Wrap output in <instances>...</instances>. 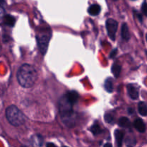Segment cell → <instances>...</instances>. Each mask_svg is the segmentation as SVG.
<instances>
[{"label": "cell", "mask_w": 147, "mask_h": 147, "mask_svg": "<svg viewBox=\"0 0 147 147\" xmlns=\"http://www.w3.org/2000/svg\"><path fill=\"white\" fill-rule=\"evenodd\" d=\"M127 90L129 96H130L131 98L134 99V100H136L139 98V89L136 86H134L132 84H129L127 86Z\"/></svg>", "instance_id": "6"}, {"label": "cell", "mask_w": 147, "mask_h": 147, "mask_svg": "<svg viewBox=\"0 0 147 147\" xmlns=\"http://www.w3.org/2000/svg\"><path fill=\"white\" fill-rule=\"evenodd\" d=\"M117 51H118L117 49H115V50H113V51L111 52V53L110 57H111V58H113V57L116 55V54H117Z\"/></svg>", "instance_id": "23"}, {"label": "cell", "mask_w": 147, "mask_h": 147, "mask_svg": "<svg viewBox=\"0 0 147 147\" xmlns=\"http://www.w3.org/2000/svg\"><path fill=\"white\" fill-rule=\"evenodd\" d=\"M17 78L20 86L28 88L35 83L37 79V72L31 65L24 64L18 70Z\"/></svg>", "instance_id": "1"}, {"label": "cell", "mask_w": 147, "mask_h": 147, "mask_svg": "<svg viewBox=\"0 0 147 147\" xmlns=\"http://www.w3.org/2000/svg\"><path fill=\"white\" fill-rule=\"evenodd\" d=\"M64 147H67V146H64Z\"/></svg>", "instance_id": "28"}, {"label": "cell", "mask_w": 147, "mask_h": 147, "mask_svg": "<svg viewBox=\"0 0 147 147\" xmlns=\"http://www.w3.org/2000/svg\"><path fill=\"white\" fill-rule=\"evenodd\" d=\"M146 41H147V34H146Z\"/></svg>", "instance_id": "27"}, {"label": "cell", "mask_w": 147, "mask_h": 147, "mask_svg": "<svg viewBox=\"0 0 147 147\" xmlns=\"http://www.w3.org/2000/svg\"><path fill=\"white\" fill-rule=\"evenodd\" d=\"M46 147H57L56 145H55L53 143H47L46 145Z\"/></svg>", "instance_id": "25"}, {"label": "cell", "mask_w": 147, "mask_h": 147, "mask_svg": "<svg viewBox=\"0 0 147 147\" xmlns=\"http://www.w3.org/2000/svg\"><path fill=\"white\" fill-rule=\"evenodd\" d=\"M90 131H91L92 133L94 135H98L99 134H100L102 132V130L101 129H100V126H99L97 123H96L95 124H93V126H91Z\"/></svg>", "instance_id": "18"}, {"label": "cell", "mask_w": 147, "mask_h": 147, "mask_svg": "<svg viewBox=\"0 0 147 147\" xmlns=\"http://www.w3.org/2000/svg\"><path fill=\"white\" fill-rule=\"evenodd\" d=\"M6 116L10 124L14 126H20L25 123V116L15 106H10L7 108L6 110Z\"/></svg>", "instance_id": "3"}, {"label": "cell", "mask_w": 147, "mask_h": 147, "mask_svg": "<svg viewBox=\"0 0 147 147\" xmlns=\"http://www.w3.org/2000/svg\"><path fill=\"white\" fill-rule=\"evenodd\" d=\"M121 67L118 64H114L111 67V72L116 78H119L120 76Z\"/></svg>", "instance_id": "16"}, {"label": "cell", "mask_w": 147, "mask_h": 147, "mask_svg": "<svg viewBox=\"0 0 147 147\" xmlns=\"http://www.w3.org/2000/svg\"><path fill=\"white\" fill-rule=\"evenodd\" d=\"M89 14L92 16H97L98 15L100 11V7L98 4H93L90 6L88 9Z\"/></svg>", "instance_id": "12"}, {"label": "cell", "mask_w": 147, "mask_h": 147, "mask_svg": "<svg viewBox=\"0 0 147 147\" xmlns=\"http://www.w3.org/2000/svg\"><path fill=\"white\" fill-rule=\"evenodd\" d=\"M136 16H137V17H138V19H139V21H140L141 22H143V18H142V14H139V13H137V14H136Z\"/></svg>", "instance_id": "24"}, {"label": "cell", "mask_w": 147, "mask_h": 147, "mask_svg": "<svg viewBox=\"0 0 147 147\" xmlns=\"http://www.w3.org/2000/svg\"><path fill=\"white\" fill-rule=\"evenodd\" d=\"M31 143L33 147H41L42 145V138L40 135H35L32 137Z\"/></svg>", "instance_id": "11"}, {"label": "cell", "mask_w": 147, "mask_h": 147, "mask_svg": "<svg viewBox=\"0 0 147 147\" xmlns=\"http://www.w3.org/2000/svg\"><path fill=\"white\" fill-rule=\"evenodd\" d=\"M121 36H122V38H123L124 40H126V41H128L131 37L130 33H129V27H128V25L126 23H123V24H122Z\"/></svg>", "instance_id": "10"}, {"label": "cell", "mask_w": 147, "mask_h": 147, "mask_svg": "<svg viewBox=\"0 0 147 147\" xmlns=\"http://www.w3.org/2000/svg\"><path fill=\"white\" fill-rule=\"evenodd\" d=\"M104 87L105 89L107 92L109 93H112L113 90V82L111 81V79H107L105 82L104 84Z\"/></svg>", "instance_id": "17"}, {"label": "cell", "mask_w": 147, "mask_h": 147, "mask_svg": "<svg viewBox=\"0 0 147 147\" xmlns=\"http://www.w3.org/2000/svg\"><path fill=\"white\" fill-rule=\"evenodd\" d=\"M16 19L13 16L7 14L4 17V23L9 27H13L15 24Z\"/></svg>", "instance_id": "13"}, {"label": "cell", "mask_w": 147, "mask_h": 147, "mask_svg": "<svg viewBox=\"0 0 147 147\" xmlns=\"http://www.w3.org/2000/svg\"><path fill=\"white\" fill-rule=\"evenodd\" d=\"M118 124L123 128H130L131 127V121L129 119L126 117H121L119 119Z\"/></svg>", "instance_id": "15"}, {"label": "cell", "mask_w": 147, "mask_h": 147, "mask_svg": "<svg viewBox=\"0 0 147 147\" xmlns=\"http://www.w3.org/2000/svg\"><path fill=\"white\" fill-rule=\"evenodd\" d=\"M136 139L134 138H131L129 137L126 139V144L129 147H133L136 144Z\"/></svg>", "instance_id": "20"}, {"label": "cell", "mask_w": 147, "mask_h": 147, "mask_svg": "<svg viewBox=\"0 0 147 147\" xmlns=\"http://www.w3.org/2000/svg\"><path fill=\"white\" fill-rule=\"evenodd\" d=\"M103 147H113V146H112L111 144L107 143V144H106L104 145V146H103Z\"/></svg>", "instance_id": "26"}, {"label": "cell", "mask_w": 147, "mask_h": 147, "mask_svg": "<svg viewBox=\"0 0 147 147\" xmlns=\"http://www.w3.org/2000/svg\"><path fill=\"white\" fill-rule=\"evenodd\" d=\"M50 34H40L37 35V44H38L39 49H40V52L42 53L43 55L45 54L47 52V48H48V44L49 40H50Z\"/></svg>", "instance_id": "4"}, {"label": "cell", "mask_w": 147, "mask_h": 147, "mask_svg": "<svg viewBox=\"0 0 147 147\" xmlns=\"http://www.w3.org/2000/svg\"><path fill=\"white\" fill-rule=\"evenodd\" d=\"M115 137H116V144H117L118 147H122V143H123V136H124V133L121 130H116L114 133Z\"/></svg>", "instance_id": "9"}, {"label": "cell", "mask_w": 147, "mask_h": 147, "mask_svg": "<svg viewBox=\"0 0 147 147\" xmlns=\"http://www.w3.org/2000/svg\"><path fill=\"white\" fill-rule=\"evenodd\" d=\"M134 125V127L136 128V130L140 133H144L145 131H146V125H145L144 122L142 121V119H139V118L135 120Z\"/></svg>", "instance_id": "7"}, {"label": "cell", "mask_w": 147, "mask_h": 147, "mask_svg": "<svg viewBox=\"0 0 147 147\" xmlns=\"http://www.w3.org/2000/svg\"><path fill=\"white\" fill-rule=\"evenodd\" d=\"M65 96L67 98V99L69 100V101H70L73 105H74L79 99L78 93L76 91H73V90L67 92L65 94Z\"/></svg>", "instance_id": "8"}, {"label": "cell", "mask_w": 147, "mask_h": 147, "mask_svg": "<svg viewBox=\"0 0 147 147\" xmlns=\"http://www.w3.org/2000/svg\"><path fill=\"white\" fill-rule=\"evenodd\" d=\"M104 119L106 123H113V121H114V117L110 113H106L104 116Z\"/></svg>", "instance_id": "19"}, {"label": "cell", "mask_w": 147, "mask_h": 147, "mask_svg": "<svg viewBox=\"0 0 147 147\" xmlns=\"http://www.w3.org/2000/svg\"><path fill=\"white\" fill-rule=\"evenodd\" d=\"M4 1H0V17H1L3 16L4 13V6L2 4H4Z\"/></svg>", "instance_id": "22"}, {"label": "cell", "mask_w": 147, "mask_h": 147, "mask_svg": "<svg viewBox=\"0 0 147 147\" xmlns=\"http://www.w3.org/2000/svg\"><path fill=\"white\" fill-rule=\"evenodd\" d=\"M142 12H143V14L147 17V2L146 1H144V2L142 4Z\"/></svg>", "instance_id": "21"}, {"label": "cell", "mask_w": 147, "mask_h": 147, "mask_svg": "<svg viewBox=\"0 0 147 147\" xmlns=\"http://www.w3.org/2000/svg\"><path fill=\"white\" fill-rule=\"evenodd\" d=\"M138 111L139 113L142 116H147V103L146 102H139L138 105Z\"/></svg>", "instance_id": "14"}, {"label": "cell", "mask_w": 147, "mask_h": 147, "mask_svg": "<svg viewBox=\"0 0 147 147\" xmlns=\"http://www.w3.org/2000/svg\"><path fill=\"white\" fill-rule=\"evenodd\" d=\"M59 111L62 120L68 127H73L76 121V115L73 111V105L69 101L66 96H63L59 100Z\"/></svg>", "instance_id": "2"}, {"label": "cell", "mask_w": 147, "mask_h": 147, "mask_svg": "<svg viewBox=\"0 0 147 147\" xmlns=\"http://www.w3.org/2000/svg\"><path fill=\"white\" fill-rule=\"evenodd\" d=\"M106 27L109 37L113 41H114L116 39V33L118 29V22L113 19H109L106 20Z\"/></svg>", "instance_id": "5"}]
</instances>
